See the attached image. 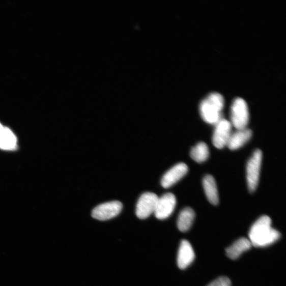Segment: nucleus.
Instances as JSON below:
<instances>
[{"instance_id": "nucleus-1", "label": "nucleus", "mask_w": 286, "mask_h": 286, "mask_svg": "<svg viewBox=\"0 0 286 286\" xmlns=\"http://www.w3.org/2000/svg\"><path fill=\"white\" fill-rule=\"evenodd\" d=\"M271 219L267 215L258 218L252 225L248 239L252 245L256 248H264L277 242L280 233L271 226Z\"/></svg>"}, {"instance_id": "nucleus-2", "label": "nucleus", "mask_w": 286, "mask_h": 286, "mask_svg": "<svg viewBox=\"0 0 286 286\" xmlns=\"http://www.w3.org/2000/svg\"><path fill=\"white\" fill-rule=\"evenodd\" d=\"M224 106L222 95L217 93H211L201 103L199 111L202 118L206 123L215 125L222 119L221 111Z\"/></svg>"}, {"instance_id": "nucleus-3", "label": "nucleus", "mask_w": 286, "mask_h": 286, "mask_svg": "<svg viewBox=\"0 0 286 286\" xmlns=\"http://www.w3.org/2000/svg\"><path fill=\"white\" fill-rule=\"evenodd\" d=\"M263 160V152L261 150H255L246 164V176L247 184L249 191L254 192L259 184L260 174Z\"/></svg>"}, {"instance_id": "nucleus-4", "label": "nucleus", "mask_w": 286, "mask_h": 286, "mask_svg": "<svg viewBox=\"0 0 286 286\" xmlns=\"http://www.w3.org/2000/svg\"><path fill=\"white\" fill-rule=\"evenodd\" d=\"M249 112L246 101L241 98L233 101L231 109V124L237 129L245 128L249 123Z\"/></svg>"}, {"instance_id": "nucleus-5", "label": "nucleus", "mask_w": 286, "mask_h": 286, "mask_svg": "<svg viewBox=\"0 0 286 286\" xmlns=\"http://www.w3.org/2000/svg\"><path fill=\"white\" fill-rule=\"evenodd\" d=\"M159 197L152 192L142 194L139 198L136 209V214L139 219H146L154 213Z\"/></svg>"}, {"instance_id": "nucleus-6", "label": "nucleus", "mask_w": 286, "mask_h": 286, "mask_svg": "<svg viewBox=\"0 0 286 286\" xmlns=\"http://www.w3.org/2000/svg\"><path fill=\"white\" fill-rule=\"evenodd\" d=\"M232 129L230 122L224 119L220 120L215 125L212 136V142L215 147L222 149L227 146L232 133Z\"/></svg>"}, {"instance_id": "nucleus-7", "label": "nucleus", "mask_w": 286, "mask_h": 286, "mask_svg": "<svg viewBox=\"0 0 286 286\" xmlns=\"http://www.w3.org/2000/svg\"><path fill=\"white\" fill-rule=\"evenodd\" d=\"M122 209L123 205L119 201L103 203L95 208L92 212V216L99 220H109L119 215Z\"/></svg>"}, {"instance_id": "nucleus-8", "label": "nucleus", "mask_w": 286, "mask_h": 286, "mask_svg": "<svg viewBox=\"0 0 286 286\" xmlns=\"http://www.w3.org/2000/svg\"><path fill=\"white\" fill-rule=\"evenodd\" d=\"M177 204L175 195L171 193H166L159 198L154 212L155 215L159 219H165L170 216L174 212Z\"/></svg>"}, {"instance_id": "nucleus-9", "label": "nucleus", "mask_w": 286, "mask_h": 286, "mask_svg": "<svg viewBox=\"0 0 286 286\" xmlns=\"http://www.w3.org/2000/svg\"><path fill=\"white\" fill-rule=\"evenodd\" d=\"M188 172V167L184 163H179L168 170L163 176L161 184L164 188H168L185 177Z\"/></svg>"}, {"instance_id": "nucleus-10", "label": "nucleus", "mask_w": 286, "mask_h": 286, "mask_svg": "<svg viewBox=\"0 0 286 286\" xmlns=\"http://www.w3.org/2000/svg\"><path fill=\"white\" fill-rule=\"evenodd\" d=\"M195 253L190 242L186 240L181 241L178 253L177 264L181 269H185L194 261Z\"/></svg>"}, {"instance_id": "nucleus-11", "label": "nucleus", "mask_w": 286, "mask_h": 286, "mask_svg": "<svg viewBox=\"0 0 286 286\" xmlns=\"http://www.w3.org/2000/svg\"><path fill=\"white\" fill-rule=\"evenodd\" d=\"M252 136V132L248 128L237 129L235 132L232 133L227 147L231 150L239 149L249 141Z\"/></svg>"}, {"instance_id": "nucleus-12", "label": "nucleus", "mask_w": 286, "mask_h": 286, "mask_svg": "<svg viewBox=\"0 0 286 286\" xmlns=\"http://www.w3.org/2000/svg\"><path fill=\"white\" fill-rule=\"evenodd\" d=\"M17 147V138L11 130L0 123V149L15 150Z\"/></svg>"}, {"instance_id": "nucleus-13", "label": "nucleus", "mask_w": 286, "mask_h": 286, "mask_svg": "<svg viewBox=\"0 0 286 286\" xmlns=\"http://www.w3.org/2000/svg\"><path fill=\"white\" fill-rule=\"evenodd\" d=\"M252 246L248 239L245 238H240L227 248L226 250V255L231 259L236 260L242 253L249 250Z\"/></svg>"}, {"instance_id": "nucleus-14", "label": "nucleus", "mask_w": 286, "mask_h": 286, "mask_svg": "<svg viewBox=\"0 0 286 286\" xmlns=\"http://www.w3.org/2000/svg\"><path fill=\"white\" fill-rule=\"evenodd\" d=\"M203 185L206 196L212 204L216 205L219 203L218 193L214 178L206 175L203 179Z\"/></svg>"}, {"instance_id": "nucleus-15", "label": "nucleus", "mask_w": 286, "mask_h": 286, "mask_svg": "<svg viewBox=\"0 0 286 286\" xmlns=\"http://www.w3.org/2000/svg\"><path fill=\"white\" fill-rule=\"evenodd\" d=\"M194 211L190 207H186L180 212L177 221L178 229L186 232L191 227L195 218Z\"/></svg>"}, {"instance_id": "nucleus-16", "label": "nucleus", "mask_w": 286, "mask_h": 286, "mask_svg": "<svg viewBox=\"0 0 286 286\" xmlns=\"http://www.w3.org/2000/svg\"><path fill=\"white\" fill-rule=\"evenodd\" d=\"M190 157L194 161L201 163L205 162L210 156L209 147L204 142H200L192 148L190 153Z\"/></svg>"}, {"instance_id": "nucleus-17", "label": "nucleus", "mask_w": 286, "mask_h": 286, "mask_svg": "<svg viewBox=\"0 0 286 286\" xmlns=\"http://www.w3.org/2000/svg\"><path fill=\"white\" fill-rule=\"evenodd\" d=\"M207 286H232V283L228 278L220 277L213 281Z\"/></svg>"}]
</instances>
